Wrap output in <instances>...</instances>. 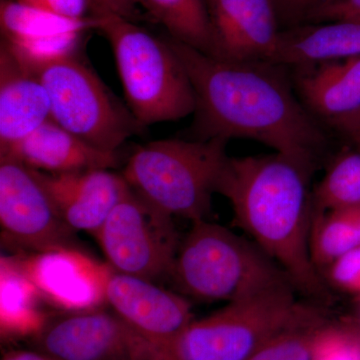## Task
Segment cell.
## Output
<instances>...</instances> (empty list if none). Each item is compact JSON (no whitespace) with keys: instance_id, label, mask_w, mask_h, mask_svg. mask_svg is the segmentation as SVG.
I'll return each mask as SVG.
<instances>
[{"instance_id":"obj_20","label":"cell","mask_w":360,"mask_h":360,"mask_svg":"<svg viewBox=\"0 0 360 360\" xmlns=\"http://www.w3.org/2000/svg\"><path fill=\"white\" fill-rule=\"evenodd\" d=\"M172 39L215 56L214 40L206 0H139Z\"/></svg>"},{"instance_id":"obj_2","label":"cell","mask_w":360,"mask_h":360,"mask_svg":"<svg viewBox=\"0 0 360 360\" xmlns=\"http://www.w3.org/2000/svg\"><path fill=\"white\" fill-rule=\"evenodd\" d=\"M311 176L281 153L229 158L217 193L229 201L234 221L286 272L295 290L326 303L328 283L310 257Z\"/></svg>"},{"instance_id":"obj_25","label":"cell","mask_w":360,"mask_h":360,"mask_svg":"<svg viewBox=\"0 0 360 360\" xmlns=\"http://www.w3.org/2000/svg\"><path fill=\"white\" fill-rule=\"evenodd\" d=\"M328 322L285 331L265 343L246 360H312L319 331Z\"/></svg>"},{"instance_id":"obj_9","label":"cell","mask_w":360,"mask_h":360,"mask_svg":"<svg viewBox=\"0 0 360 360\" xmlns=\"http://www.w3.org/2000/svg\"><path fill=\"white\" fill-rule=\"evenodd\" d=\"M0 160L2 243L20 252L77 248V231L66 224L32 168Z\"/></svg>"},{"instance_id":"obj_28","label":"cell","mask_w":360,"mask_h":360,"mask_svg":"<svg viewBox=\"0 0 360 360\" xmlns=\"http://www.w3.org/2000/svg\"><path fill=\"white\" fill-rule=\"evenodd\" d=\"M25 6L40 9L73 20H85L92 18L94 1L92 0H18Z\"/></svg>"},{"instance_id":"obj_15","label":"cell","mask_w":360,"mask_h":360,"mask_svg":"<svg viewBox=\"0 0 360 360\" xmlns=\"http://www.w3.org/2000/svg\"><path fill=\"white\" fill-rule=\"evenodd\" d=\"M0 158H8L47 174H68L117 167L116 153L90 146L49 118L32 134L0 148Z\"/></svg>"},{"instance_id":"obj_21","label":"cell","mask_w":360,"mask_h":360,"mask_svg":"<svg viewBox=\"0 0 360 360\" xmlns=\"http://www.w3.org/2000/svg\"><path fill=\"white\" fill-rule=\"evenodd\" d=\"M314 212L360 205V148L341 151L311 193Z\"/></svg>"},{"instance_id":"obj_4","label":"cell","mask_w":360,"mask_h":360,"mask_svg":"<svg viewBox=\"0 0 360 360\" xmlns=\"http://www.w3.org/2000/svg\"><path fill=\"white\" fill-rule=\"evenodd\" d=\"M92 18L96 30L110 41L127 108L141 127L194 112L193 85L168 39L110 11H96Z\"/></svg>"},{"instance_id":"obj_32","label":"cell","mask_w":360,"mask_h":360,"mask_svg":"<svg viewBox=\"0 0 360 360\" xmlns=\"http://www.w3.org/2000/svg\"><path fill=\"white\" fill-rule=\"evenodd\" d=\"M92 1L94 4V13L96 11H106L135 22L139 20V7L141 6L139 0H92Z\"/></svg>"},{"instance_id":"obj_6","label":"cell","mask_w":360,"mask_h":360,"mask_svg":"<svg viewBox=\"0 0 360 360\" xmlns=\"http://www.w3.org/2000/svg\"><path fill=\"white\" fill-rule=\"evenodd\" d=\"M292 288L227 303L186 329V360H246L262 345L291 329L328 321L324 310L298 302Z\"/></svg>"},{"instance_id":"obj_10","label":"cell","mask_w":360,"mask_h":360,"mask_svg":"<svg viewBox=\"0 0 360 360\" xmlns=\"http://www.w3.org/2000/svg\"><path fill=\"white\" fill-rule=\"evenodd\" d=\"M32 342L58 360H161L122 317L103 309L51 315Z\"/></svg>"},{"instance_id":"obj_24","label":"cell","mask_w":360,"mask_h":360,"mask_svg":"<svg viewBox=\"0 0 360 360\" xmlns=\"http://www.w3.org/2000/svg\"><path fill=\"white\" fill-rule=\"evenodd\" d=\"M87 32L77 30L33 39H2L1 44L25 68L37 73L56 61L77 56Z\"/></svg>"},{"instance_id":"obj_8","label":"cell","mask_w":360,"mask_h":360,"mask_svg":"<svg viewBox=\"0 0 360 360\" xmlns=\"http://www.w3.org/2000/svg\"><path fill=\"white\" fill-rule=\"evenodd\" d=\"M94 236L115 271L153 283L168 278L181 241L174 217L132 189Z\"/></svg>"},{"instance_id":"obj_29","label":"cell","mask_w":360,"mask_h":360,"mask_svg":"<svg viewBox=\"0 0 360 360\" xmlns=\"http://www.w3.org/2000/svg\"><path fill=\"white\" fill-rule=\"evenodd\" d=\"M328 0H274L281 30L304 25L310 14Z\"/></svg>"},{"instance_id":"obj_23","label":"cell","mask_w":360,"mask_h":360,"mask_svg":"<svg viewBox=\"0 0 360 360\" xmlns=\"http://www.w3.org/2000/svg\"><path fill=\"white\" fill-rule=\"evenodd\" d=\"M2 39H33L58 33L96 30L94 18L73 20L25 6L18 0L0 2Z\"/></svg>"},{"instance_id":"obj_30","label":"cell","mask_w":360,"mask_h":360,"mask_svg":"<svg viewBox=\"0 0 360 360\" xmlns=\"http://www.w3.org/2000/svg\"><path fill=\"white\" fill-rule=\"evenodd\" d=\"M340 20H360V0H328L315 9L305 23Z\"/></svg>"},{"instance_id":"obj_17","label":"cell","mask_w":360,"mask_h":360,"mask_svg":"<svg viewBox=\"0 0 360 360\" xmlns=\"http://www.w3.org/2000/svg\"><path fill=\"white\" fill-rule=\"evenodd\" d=\"M290 70L296 94L321 122L360 110V56Z\"/></svg>"},{"instance_id":"obj_18","label":"cell","mask_w":360,"mask_h":360,"mask_svg":"<svg viewBox=\"0 0 360 360\" xmlns=\"http://www.w3.org/2000/svg\"><path fill=\"white\" fill-rule=\"evenodd\" d=\"M357 56H360V20H340L281 30L269 61L293 68Z\"/></svg>"},{"instance_id":"obj_35","label":"cell","mask_w":360,"mask_h":360,"mask_svg":"<svg viewBox=\"0 0 360 360\" xmlns=\"http://www.w3.org/2000/svg\"><path fill=\"white\" fill-rule=\"evenodd\" d=\"M359 360H360V355H359Z\"/></svg>"},{"instance_id":"obj_1","label":"cell","mask_w":360,"mask_h":360,"mask_svg":"<svg viewBox=\"0 0 360 360\" xmlns=\"http://www.w3.org/2000/svg\"><path fill=\"white\" fill-rule=\"evenodd\" d=\"M168 41L195 96L189 139H251L314 174L328 155L330 134L300 101L288 66L227 60L170 37Z\"/></svg>"},{"instance_id":"obj_7","label":"cell","mask_w":360,"mask_h":360,"mask_svg":"<svg viewBox=\"0 0 360 360\" xmlns=\"http://www.w3.org/2000/svg\"><path fill=\"white\" fill-rule=\"evenodd\" d=\"M51 99V118L94 148L116 153L144 129L77 56L56 61L37 72Z\"/></svg>"},{"instance_id":"obj_27","label":"cell","mask_w":360,"mask_h":360,"mask_svg":"<svg viewBox=\"0 0 360 360\" xmlns=\"http://www.w3.org/2000/svg\"><path fill=\"white\" fill-rule=\"evenodd\" d=\"M321 274L336 290L360 295V245L338 258Z\"/></svg>"},{"instance_id":"obj_19","label":"cell","mask_w":360,"mask_h":360,"mask_svg":"<svg viewBox=\"0 0 360 360\" xmlns=\"http://www.w3.org/2000/svg\"><path fill=\"white\" fill-rule=\"evenodd\" d=\"M44 302L34 284L18 269L11 257L0 262V326L6 338H33L51 314L41 309Z\"/></svg>"},{"instance_id":"obj_31","label":"cell","mask_w":360,"mask_h":360,"mask_svg":"<svg viewBox=\"0 0 360 360\" xmlns=\"http://www.w3.org/2000/svg\"><path fill=\"white\" fill-rule=\"evenodd\" d=\"M328 129L347 139L348 141L360 148V110L356 112L336 118L324 123Z\"/></svg>"},{"instance_id":"obj_22","label":"cell","mask_w":360,"mask_h":360,"mask_svg":"<svg viewBox=\"0 0 360 360\" xmlns=\"http://www.w3.org/2000/svg\"><path fill=\"white\" fill-rule=\"evenodd\" d=\"M359 245V229L347 208L314 212L309 234L310 257L321 274L338 258Z\"/></svg>"},{"instance_id":"obj_26","label":"cell","mask_w":360,"mask_h":360,"mask_svg":"<svg viewBox=\"0 0 360 360\" xmlns=\"http://www.w3.org/2000/svg\"><path fill=\"white\" fill-rule=\"evenodd\" d=\"M360 326L328 322L319 331L312 360H359Z\"/></svg>"},{"instance_id":"obj_33","label":"cell","mask_w":360,"mask_h":360,"mask_svg":"<svg viewBox=\"0 0 360 360\" xmlns=\"http://www.w3.org/2000/svg\"><path fill=\"white\" fill-rule=\"evenodd\" d=\"M1 360H58L39 350H13L2 357Z\"/></svg>"},{"instance_id":"obj_13","label":"cell","mask_w":360,"mask_h":360,"mask_svg":"<svg viewBox=\"0 0 360 360\" xmlns=\"http://www.w3.org/2000/svg\"><path fill=\"white\" fill-rule=\"evenodd\" d=\"M215 56L269 61L281 28L274 0H206Z\"/></svg>"},{"instance_id":"obj_14","label":"cell","mask_w":360,"mask_h":360,"mask_svg":"<svg viewBox=\"0 0 360 360\" xmlns=\"http://www.w3.org/2000/svg\"><path fill=\"white\" fill-rule=\"evenodd\" d=\"M66 224L92 236L130 191L122 175L110 169L47 174L33 169Z\"/></svg>"},{"instance_id":"obj_3","label":"cell","mask_w":360,"mask_h":360,"mask_svg":"<svg viewBox=\"0 0 360 360\" xmlns=\"http://www.w3.org/2000/svg\"><path fill=\"white\" fill-rule=\"evenodd\" d=\"M168 278L182 295L200 302L229 303L295 290L286 272L253 241L207 219L193 222Z\"/></svg>"},{"instance_id":"obj_34","label":"cell","mask_w":360,"mask_h":360,"mask_svg":"<svg viewBox=\"0 0 360 360\" xmlns=\"http://www.w3.org/2000/svg\"><path fill=\"white\" fill-rule=\"evenodd\" d=\"M349 212L350 217L354 220L355 226L359 229L360 234V205L354 206V207L347 208Z\"/></svg>"},{"instance_id":"obj_5","label":"cell","mask_w":360,"mask_h":360,"mask_svg":"<svg viewBox=\"0 0 360 360\" xmlns=\"http://www.w3.org/2000/svg\"><path fill=\"white\" fill-rule=\"evenodd\" d=\"M221 139H172L134 151L122 176L130 188L172 217L207 219L212 196L229 160Z\"/></svg>"},{"instance_id":"obj_16","label":"cell","mask_w":360,"mask_h":360,"mask_svg":"<svg viewBox=\"0 0 360 360\" xmlns=\"http://www.w3.org/2000/svg\"><path fill=\"white\" fill-rule=\"evenodd\" d=\"M49 118L51 99L39 75L1 44L0 148L32 134Z\"/></svg>"},{"instance_id":"obj_12","label":"cell","mask_w":360,"mask_h":360,"mask_svg":"<svg viewBox=\"0 0 360 360\" xmlns=\"http://www.w3.org/2000/svg\"><path fill=\"white\" fill-rule=\"evenodd\" d=\"M42 300L61 312L103 309L112 269L77 248L11 255Z\"/></svg>"},{"instance_id":"obj_11","label":"cell","mask_w":360,"mask_h":360,"mask_svg":"<svg viewBox=\"0 0 360 360\" xmlns=\"http://www.w3.org/2000/svg\"><path fill=\"white\" fill-rule=\"evenodd\" d=\"M106 302L158 350L161 360H186L181 341L194 321L186 296L112 269L106 285Z\"/></svg>"}]
</instances>
